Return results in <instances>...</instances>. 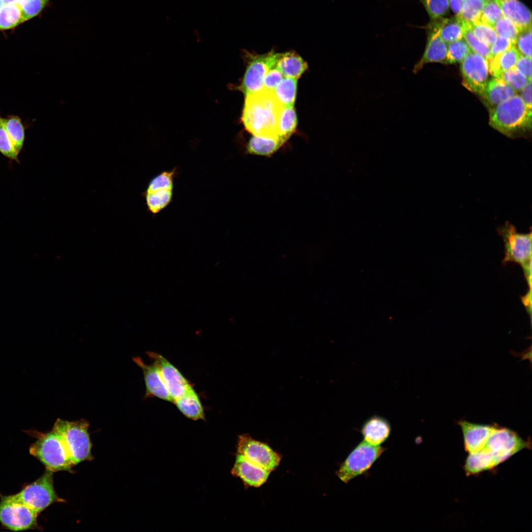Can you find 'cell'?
Masks as SVG:
<instances>
[{"instance_id":"1","label":"cell","mask_w":532,"mask_h":532,"mask_svg":"<svg viewBox=\"0 0 532 532\" xmlns=\"http://www.w3.org/2000/svg\"><path fill=\"white\" fill-rule=\"evenodd\" d=\"M530 441L524 440L517 433L495 424L484 447L469 454L464 465L467 475L493 469L524 449L531 448Z\"/></svg>"},{"instance_id":"2","label":"cell","mask_w":532,"mask_h":532,"mask_svg":"<svg viewBox=\"0 0 532 532\" xmlns=\"http://www.w3.org/2000/svg\"><path fill=\"white\" fill-rule=\"evenodd\" d=\"M282 106L273 92L264 88L245 96L241 120L245 129L254 136L281 139L278 125Z\"/></svg>"},{"instance_id":"3","label":"cell","mask_w":532,"mask_h":532,"mask_svg":"<svg viewBox=\"0 0 532 532\" xmlns=\"http://www.w3.org/2000/svg\"><path fill=\"white\" fill-rule=\"evenodd\" d=\"M489 124L507 136H512L531 129L532 110L528 108L520 96L515 95L490 111Z\"/></svg>"},{"instance_id":"4","label":"cell","mask_w":532,"mask_h":532,"mask_svg":"<svg viewBox=\"0 0 532 532\" xmlns=\"http://www.w3.org/2000/svg\"><path fill=\"white\" fill-rule=\"evenodd\" d=\"M31 432L36 438L29 449L31 455L38 459L47 470L53 472H72L74 466L62 437L55 430L52 429L46 432Z\"/></svg>"},{"instance_id":"5","label":"cell","mask_w":532,"mask_h":532,"mask_svg":"<svg viewBox=\"0 0 532 532\" xmlns=\"http://www.w3.org/2000/svg\"><path fill=\"white\" fill-rule=\"evenodd\" d=\"M89 426L84 419L68 421L59 418L53 425L52 429L62 437L74 466L93 459Z\"/></svg>"},{"instance_id":"6","label":"cell","mask_w":532,"mask_h":532,"mask_svg":"<svg viewBox=\"0 0 532 532\" xmlns=\"http://www.w3.org/2000/svg\"><path fill=\"white\" fill-rule=\"evenodd\" d=\"M504 245V257L502 264L515 262L522 267L525 276L531 291L532 279V232L520 233L515 227L506 221L497 228Z\"/></svg>"},{"instance_id":"7","label":"cell","mask_w":532,"mask_h":532,"mask_svg":"<svg viewBox=\"0 0 532 532\" xmlns=\"http://www.w3.org/2000/svg\"><path fill=\"white\" fill-rule=\"evenodd\" d=\"M53 473L46 469L37 480L12 496L38 515L53 503L64 502L65 500L59 497L54 489Z\"/></svg>"},{"instance_id":"8","label":"cell","mask_w":532,"mask_h":532,"mask_svg":"<svg viewBox=\"0 0 532 532\" xmlns=\"http://www.w3.org/2000/svg\"><path fill=\"white\" fill-rule=\"evenodd\" d=\"M381 445H372L364 440L357 445L348 454L336 472L344 483L366 473L375 461L386 450Z\"/></svg>"},{"instance_id":"9","label":"cell","mask_w":532,"mask_h":532,"mask_svg":"<svg viewBox=\"0 0 532 532\" xmlns=\"http://www.w3.org/2000/svg\"><path fill=\"white\" fill-rule=\"evenodd\" d=\"M38 515L12 495H1L0 523L5 528L16 532L35 529Z\"/></svg>"},{"instance_id":"10","label":"cell","mask_w":532,"mask_h":532,"mask_svg":"<svg viewBox=\"0 0 532 532\" xmlns=\"http://www.w3.org/2000/svg\"><path fill=\"white\" fill-rule=\"evenodd\" d=\"M244 52L248 64L238 88L246 96L264 89L263 81L266 74L275 67L277 53L271 51L262 55H254Z\"/></svg>"},{"instance_id":"11","label":"cell","mask_w":532,"mask_h":532,"mask_svg":"<svg viewBox=\"0 0 532 532\" xmlns=\"http://www.w3.org/2000/svg\"><path fill=\"white\" fill-rule=\"evenodd\" d=\"M176 167L163 171L149 181L145 190L146 204L149 212L157 214L170 203L173 195Z\"/></svg>"},{"instance_id":"12","label":"cell","mask_w":532,"mask_h":532,"mask_svg":"<svg viewBox=\"0 0 532 532\" xmlns=\"http://www.w3.org/2000/svg\"><path fill=\"white\" fill-rule=\"evenodd\" d=\"M237 449L238 453L270 472L278 466L281 459L267 444L253 439L248 434L239 435Z\"/></svg>"},{"instance_id":"13","label":"cell","mask_w":532,"mask_h":532,"mask_svg":"<svg viewBox=\"0 0 532 532\" xmlns=\"http://www.w3.org/2000/svg\"><path fill=\"white\" fill-rule=\"evenodd\" d=\"M462 84L469 91L481 96L489 80L487 60L471 51L461 62Z\"/></svg>"},{"instance_id":"14","label":"cell","mask_w":532,"mask_h":532,"mask_svg":"<svg viewBox=\"0 0 532 532\" xmlns=\"http://www.w3.org/2000/svg\"><path fill=\"white\" fill-rule=\"evenodd\" d=\"M146 353L159 368L172 402L193 387L180 371L163 356L151 351Z\"/></svg>"},{"instance_id":"15","label":"cell","mask_w":532,"mask_h":532,"mask_svg":"<svg viewBox=\"0 0 532 532\" xmlns=\"http://www.w3.org/2000/svg\"><path fill=\"white\" fill-rule=\"evenodd\" d=\"M425 29L426 45L422 57L414 66L413 71L415 73L428 63L446 62L447 44L439 35L437 20H430Z\"/></svg>"},{"instance_id":"16","label":"cell","mask_w":532,"mask_h":532,"mask_svg":"<svg viewBox=\"0 0 532 532\" xmlns=\"http://www.w3.org/2000/svg\"><path fill=\"white\" fill-rule=\"evenodd\" d=\"M270 472L238 453L231 470L232 474L240 478L245 486L254 487H259L264 484Z\"/></svg>"},{"instance_id":"17","label":"cell","mask_w":532,"mask_h":532,"mask_svg":"<svg viewBox=\"0 0 532 532\" xmlns=\"http://www.w3.org/2000/svg\"><path fill=\"white\" fill-rule=\"evenodd\" d=\"M133 360L143 372L146 388L144 398L156 397L172 402L158 367L153 363L145 364L139 357H135Z\"/></svg>"},{"instance_id":"18","label":"cell","mask_w":532,"mask_h":532,"mask_svg":"<svg viewBox=\"0 0 532 532\" xmlns=\"http://www.w3.org/2000/svg\"><path fill=\"white\" fill-rule=\"evenodd\" d=\"M457 423L463 433L465 449L468 454L476 453L484 447L495 425L473 423L464 420Z\"/></svg>"},{"instance_id":"19","label":"cell","mask_w":532,"mask_h":532,"mask_svg":"<svg viewBox=\"0 0 532 532\" xmlns=\"http://www.w3.org/2000/svg\"><path fill=\"white\" fill-rule=\"evenodd\" d=\"M391 431L389 421L377 415L367 418L360 429L363 440L374 446L381 445L386 441L390 436Z\"/></svg>"},{"instance_id":"20","label":"cell","mask_w":532,"mask_h":532,"mask_svg":"<svg viewBox=\"0 0 532 532\" xmlns=\"http://www.w3.org/2000/svg\"><path fill=\"white\" fill-rule=\"evenodd\" d=\"M503 16L511 20L520 32L532 26L531 11L519 0H495Z\"/></svg>"},{"instance_id":"21","label":"cell","mask_w":532,"mask_h":532,"mask_svg":"<svg viewBox=\"0 0 532 532\" xmlns=\"http://www.w3.org/2000/svg\"><path fill=\"white\" fill-rule=\"evenodd\" d=\"M275 67L284 77L298 79L307 69V63L294 51L277 53Z\"/></svg>"},{"instance_id":"22","label":"cell","mask_w":532,"mask_h":532,"mask_svg":"<svg viewBox=\"0 0 532 532\" xmlns=\"http://www.w3.org/2000/svg\"><path fill=\"white\" fill-rule=\"evenodd\" d=\"M517 94L502 79L494 77L489 80L481 96L492 108Z\"/></svg>"},{"instance_id":"23","label":"cell","mask_w":532,"mask_h":532,"mask_svg":"<svg viewBox=\"0 0 532 532\" xmlns=\"http://www.w3.org/2000/svg\"><path fill=\"white\" fill-rule=\"evenodd\" d=\"M173 402L179 411L187 418L195 421L205 420L204 408L193 387Z\"/></svg>"},{"instance_id":"24","label":"cell","mask_w":532,"mask_h":532,"mask_svg":"<svg viewBox=\"0 0 532 532\" xmlns=\"http://www.w3.org/2000/svg\"><path fill=\"white\" fill-rule=\"evenodd\" d=\"M520 56L515 46L487 60L490 73L497 77L499 74L515 67Z\"/></svg>"},{"instance_id":"25","label":"cell","mask_w":532,"mask_h":532,"mask_svg":"<svg viewBox=\"0 0 532 532\" xmlns=\"http://www.w3.org/2000/svg\"><path fill=\"white\" fill-rule=\"evenodd\" d=\"M436 20L439 35L446 43L463 38L465 23L459 17H443Z\"/></svg>"},{"instance_id":"26","label":"cell","mask_w":532,"mask_h":532,"mask_svg":"<svg viewBox=\"0 0 532 532\" xmlns=\"http://www.w3.org/2000/svg\"><path fill=\"white\" fill-rule=\"evenodd\" d=\"M285 142L280 138L253 135L247 145L250 154L259 156H269L276 152Z\"/></svg>"},{"instance_id":"27","label":"cell","mask_w":532,"mask_h":532,"mask_svg":"<svg viewBox=\"0 0 532 532\" xmlns=\"http://www.w3.org/2000/svg\"><path fill=\"white\" fill-rule=\"evenodd\" d=\"M5 129L14 148L20 154L25 140V127L22 119L15 115L3 118Z\"/></svg>"},{"instance_id":"28","label":"cell","mask_w":532,"mask_h":532,"mask_svg":"<svg viewBox=\"0 0 532 532\" xmlns=\"http://www.w3.org/2000/svg\"><path fill=\"white\" fill-rule=\"evenodd\" d=\"M297 79L284 77L276 86L273 92L283 106H294L296 97Z\"/></svg>"},{"instance_id":"29","label":"cell","mask_w":532,"mask_h":532,"mask_svg":"<svg viewBox=\"0 0 532 532\" xmlns=\"http://www.w3.org/2000/svg\"><path fill=\"white\" fill-rule=\"evenodd\" d=\"M297 124V114L294 106H282L278 120V134L286 141L295 131Z\"/></svg>"},{"instance_id":"30","label":"cell","mask_w":532,"mask_h":532,"mask_svg":"<svg viewBox=\"0 0 532 532\" xmlns=\"http://www.w3.org/2000/svg\"><path fill=\"white\" fill-rule=\"evenodd\" d=\"M25 21L22 12L17 4L4 3L0 8V30L14 28Z\"/></svg>"},{"instance_id":"31","label":"cell","mask_w":532,"mask_h":532,"mask_svg":"<svg viewBox=\"0 0 532 532\" xmlns=\"http://www.w3.org/2000/svg\"><path fill=\"white\" fill-rule=\"evenodd\" d=\"M484 3L482 0H465L457 16L470 25L478 22L480 21Z\"/></svg>"},{"instance_id":"32","label":"cell","mask_w":532,"mask_h":532,"mask_svg":"<svg viewBox=\"0 0 532 532\" xmlns=\"http://www.w3.org/2000/svg\"><path fill=\"white\" fill-rule=\"evenodd\" d=\"M471 51L464 38L447 43L446 63H461Z\"/></svg>"},{"instance_id":"33","label":"cell","mask_w":532,"mask_h":532,"mask_svg":"<svg viewBox=\"0 0 532 532\" xmlns=\"http://www.w3.org/2000/svg\"><path fill=\"white\" fill-rule=\"evenodd\" d=\"M0 153L12 161L19 162V154L14 148L5 129L3 118L0 112Z\"/></svg>"},{"instance_id":"34","label":"cell","mask_w":532,"mask_h":532,"mask_svg":"<svg viewBox=\"0 0 532 532\" xmlns=\"http://www.w3.org/2000/svg\"><path fill=\"white\" fill-rule=\"evenodd\" d=\"M427 12L430 20L441 19L448 13V0H419Z\"/></svg>"},{"instance_id":"35","label":"cell","mask_w":532,"mask_h":532,"mask_svg":"<svg viewBox=\"0 0 532 532\" xmlns=\"http://www.w3.org/2000/svg\"><path fill=\"white\" fill-rule=\"evenodd\" d=\"M463 38L472 52L482 56L487 60L490 59V47L478 39L472 32L470 25L466 23H465Z\"/></svg>"},{"instance_id":"36","label":"cell","mask_w":532,"mask_h":532,"mask_svg":"<svg viewBox=\"0 0 532 532\" xmlns=\"http://www.w3.org/2000/svg\"><path fill=\"white\" fill-rule=\"evenodd\" d=\"M470 28L474 35L489 47L498 36L494 28L480 21L470 25Z\"/></svg>"},{"instance_id":"37","label":"cell","mask_w":532,"mask_h":532,"mask_svg":"<svg viewBox=\"0 0 532 532\" xmlns=\"http://www.w3.org/2000/svg\"><path fill=\"white\" fill-rule=\"evenodd\" d=\"M497 77L502 79L516 92L521 91L530 81L515 67L501 73Z\"/></svg>"},{"instance_id":"38","label":"cell","mask_w":532,"mask_h":532,"mask_svg":"<svg viewBox=\"0 0 532 532\" xmlns=\"http://www.w3.org/2000/svg\"><path fill=\"white\" fill-rule=\"evenodd\" d=\"M50 0H18L25 21L37 16L43 9Z\"/></svg>"},{"instance_id":"39","label":"cell","mask_w":532,"mask_h":532,"mask_svg":"<svg viewBox=\"0 0 532 532\" xmlns=\"http://www.w3.org/2000/svg\"><path fill=\"white\" fill-rule=\"evenodd\" d=\"M502 16L501 9L495 0L485 1L480 21L493 28L495 23Z\"/></svg>"},{"instance_id":"40","label":"cell","mask_w":532,"mask_h":532,"mask_svg":"<svg viewBox=\"0 0 532 532\" xmlns=\"http://www.w3.org/2000/svg\"><path fill=\"white\" fill-rule=\"evenodd\" d=\"M493 28L498 35L508 38L515 44L520 31L511 20L502 16L495 23Z\"/></svg>"},{"instance_id":"41","label":"cell","mask_w":532,"mask_h":532,"mask_svg":"<svg viewBox=\"0 0 532 532\" xmlns=\"http://www.w3.org/2000/svg\"><path fill=\"white\" fill-rule=\"evenodd\" d=\"M515 46L520 55L532 59V26L519 33Z\"/></svg>"},{"instance_id":"42","label":"cell","mask_w":532,"mask_h":532,"mask_svg":"<svg viewBox=\"0 0 532 532\" xmlns=\"http://www.w3.org/2000/svg\"><path fill=\"white\" fill-rule=\"evenodd\" d=\"M281 72L276 67H274L267 72L263 81L264 88L273 91L276 86L284 78Z\"/></svg>"},{"instance_id":"43","label":"cell","mask_w":532,"mask_h":532,"mask_svg":"<svg viewBox=\"0 0 532 532\" xmlns=\"http://www.w3.org/2000/svg\"><path fill=\"white\" fill-rule=\"evenodd\" d=\"M513 46H515V44L510 39L498 35L495 41L490 47V59Z\"/></svg>"},{"instance_id":"44","label":"cell","mask_w":532,"mask_h":532,"mask_svg":"<svg viewBox=\"0 0 532 532\" xmlns=\"http://www.w3.org/2000/svg\"><path fill=\"white\" fill-rule=\"evenodd\" d=\"M515 67L528 80L532 81V59L520 55Z\"/></svg>"},{"instance_id":"45","label":"cell","mask_w":532,"mask_h":532,"mask_svg":"<svg viewBox=\"0 0 532 532\" xmlns=\"http://www.w3.org/2000/svg\"><path fill=\"white\" fill-rule=\"evenodd\" d=\"M521 98L526 107L532 110V81H530L521 91Z\"/></svg>"},{"instance_id":"46","label":"cell","mask_w":532,"mask_h":532,"mask_svg":"<svg viewBox=\"0 0 532 532\" xmlns=\"http://www.w3.org/2000/svg\"><path fill=\"white\" fill-rule=\"evenodd\" d=\"M449 7L458 16L460 14L465 0H448Z\"/></svg>"},{"instance_id":"47","label":"cell","mask_w":532,"mask_h":532,"mask_svg":"<svg viewBox=\"0 0 532 532\" xmlns=\"http://www.w3.org/2000/svg\"><path fill=\"white\" fill-rule=\"evenodd\" d=\"M4 0V3H13V4H17V1H18V0Z\"/></svg>"},{"instance_id":"48","label":"cell","mask_w":532,"mask_h":532,"mask_svg":"<svg viewBox=\"0 0 532 532\" xmlns=\"http://www.w3.org/2000/svg\"><path fill=\"white\" fill-rule=\"evenodd\" d=\"M4 4V0H0V8L2 7V6Z\"/></svg>"},{"instance_id":"49","label":"cell","mask_w":532,"mask_h":532,"mask_svg":"<svg viewBox=\"0 0 532 532\" xmlns=\"http://www.w3.org/2000/svg\"><path fill=\"white\" fill-rule=\"evenodd\" d=\"M482 0L486 1V0Z\"/></svg>"}]
</instances>
